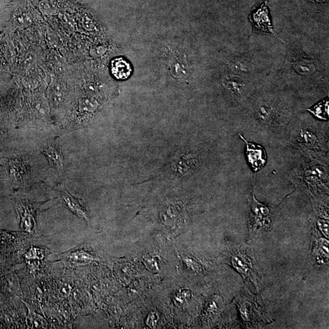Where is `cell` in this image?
Masks as SVG:
<instances>
[{
	"mask_svg": "<svg viewBox=\"0 0 329 329\" xmlns=\"http://www.w3.org/2000/svg\"><path fill=\"white\" fill-rule=\"evenodd\" d=\"M230 262L245 279L253 282L256 287L259 288L261 279L260 272L253 256L248 248H240L233 252Z\"/></svg>",
	"mask_w": 329,
	"mask_h": 329,
	"instance_id": "obj_1",
	"label": "cell"
},
{
	"mask_svg": "<svg viewBox=\"0 0 329 329\" xmlns=\"http://www.w3.org/2000/svg\"><path fill=\"white\" fill-rule=\"evenodd\" d=\"M251 214L249 217V229L252 232H258L260 230H268L274 222V213L268 206L258 202L252 192L249 199Z\"/></svg>",
	"mask_w": 329,
	"mask_h": 329,
	"instance_id": "obj_2",
	"label": "cell"
},
{
	"mask_svg": "<svg viewBox=\"0 0 329 329\" xmlns=\"http://www.w3.org/2000/svg\"><path fill=\"white\" fill-rule=\"evenodd\" d=\"M249 20L253 27L254 32L267 34L284 42L274 30L267 0H263L255 7L249 16Z\"/></svg>",
	"mask_w": 329,
	"mask_h": 329,
	"instance_id": "obj_3",
	"label": "cell"
},
{
	"mask_svg": "<svg viewBox=\"0 0 329 329\" xmlns=\"http://www.w3.org/2000/svg\"><path fill=\"white\" fill-rule=\"evenodd\" d=\"M240 137L246 144V154L249 163L254 172L259 171L265 167L267 161V155L265 150L260 145L248 142L242 135H240Z\"/></svg>",
	"mask_w": 329,
	"mask_h": 329,
	"instance_id": "obj_4",
	"label": "cell"
},
{
	"mask_svg": "<svg viewBox=\"0 0 329 329\" xmlns=\"http://www.w3.org/2000/svg\"><path fill=\"white\" fill-rule=\"evenodd\" d=\"M256 118L262 126L266 127L279 125V113L275 107L268 105H262L257 109Z\"/></svg>",
	"mask_w": 329,
	"mask_h": 329,
	"instance_id": "obj_5",
	"label": "cell"
},
{
	"mask_svg": "<svg viewBox=\"0 0 329 329\" xmlns=\"http://www.w3.org/2000/svg\"><path fill=\"white\" fill-rule=\"evenodd\" d=\"M60 197L62 203L70 211L84 220H89L86 210L78 200L65 191H60Z\"/></svg>",
	"mask_w": 329,
	"mask_h": 329,
	"instance_id": "obj_6",
	"label": "cell"
},
{
	"mask_svg": "<svg viewBox=\"0 0 329 329\" xmlns=\"http://www.w3.org/2000/svg\"><path fill=\"white\" fill-rule=\"evenodd\" d=\"M227 90L236 98H242L245 95L246 87L242 79L235 76H228L225 82Z\"/></svg>",
	"mask_w": 329,
	"mask_h": 329,
	"instance_id": "obj_7",
	"label": "cell"
},
{
	"mask_svg": "<svg viewBox=\"0 0 329 329\" xmlns=\"http://www.w3.org/2000/svg\"><path fill=\"white\" fill-rule=\"evenodd\" d=\"M43 154L46 156L51 164L55 167L59 172L63 170V156L62 152L56 145L48 144L45 147Z\"/></svg>",
	"mask_w": 329,
	"mask_h": 329,
	"instance_id": "obj_8",
	"label": "cell"
},
{
	"mask_svg": "<svg viewBox=\"0 0 329 329\" xmlns=\"http://www.w3.org/2000/svg\"><path fill=\"white\" fill-rule=\"evenodd\" d=\"M111 70L115 77L122 80L128 78L131 73L129 64L122 58L116 59L112 62Z\"/></svg>",
	"mask_w": 329,
	"mask_h": 329,
	"instance_id": "obj_9",
	"label": "cell"
},
{
	"mask_svg": "<svg viewBox=\"0 0 329 329\" xmlns=\"http://www.w3.org/2000/svg\"><path fill=\"white\" fill-rule=\"evenodd\" d=\"M297 140L299 143L308 148L320 149V144L318 137L315 133L310 129L300 130Z\"/></svg>",
	"mask_w": 329,
	"mask_h": 329,
	"instance_id": "obj_10",
	"label": "cell"
},
{
	"mask_svg": "<svg viewBox=\"0 0 329 329\" xmlns=\"http://www.w3.org/2000/svg\"><path fill=\"white\" fill-rule=\"evenodd\" d=\"M230 67L234 73L238 75H248L253 70V65L250 61L245 58L234 59L230 64Z\"/></svg>",
	"mask_w": 329,
	"mask_h": 329,
	"instance_id": "obj_11",
	"label": "cell"
},
{
	"mask_svg": "<svg viewBox=\"0 0 329 329\" xmlns=\"http://www.w3.org/2000/svg\"><path fill=\"white\" fill-rule=\"evenodd\" d=\"M9 172L11 177L16 181H22L27 177L28 174L26 164L18 160L11 161Z\"/></svg>",
	"mask_w": 329,
	"mask_h": 329,
	"instance_id": "obj_12",
	"label": "cell"
},
{
	"mask_svg": "<svg viewBox=\"0 0 329 329\" xmlns=\"http://www.w3.org/2000/svg\"><path fill=\"white\" fill-rule=\"evenodd\" d=\"M293 67L297 72L301 75H311L315 70L313 62L307 59L301 58L295 61Z\"/></svg>",
	"mask_w": 329,
	"mask_h": 329,
	"instance_id": "obj_13",
	"label": "cell"
},
{
	"mask_svg": "<svg viewBox=\"0 0 329 329\" xmlns=\"http://www.w3.org/2000/svg\"><path fill=\"white\" fill-rule=\"evenodd\" d=\"M308 111L313 113L316 117L322 120H327L328 117V99L320 102L313 107L307 109Z\"/></svg>",
	"mask_w": 329,
	"mask_h": 329,
	"instance_id": "obj_14",
	"label": "cell"
},
{
	"mask_svg": "<svg viewBox=\"0 0 329 329\" xmlns=\"http://www.w3.org/2000/svg\"><path fill=\"white\" fill-rule=\"evenodd\" d=\"M35 226V219L32 213L29 211L28 208L25 210L22 214V228L25 231L31 232Z\"/></svg>",
	"mask_w": 329,
	"mask_h": 329,
	"instance_id": "obj_15",
	"label": "cell"
},
{
	"mask_svg": "<svg viewBox=\"0 0 329 329\" xmlns=\"http://www.w3.org/2000/svg\"><path fill=\"white\" fill-rule=\"evenodd\" d=\"M71 260L75 262H88L95 259L92 255L84 251H76L70 254Z\"/></svg>",
	"mask_w": 329,
	"mask_h": 329,
	"instance_id": "obj_16",
	"label": "cell"
},
{
	"mask_svg": "<svg viewBox=\"0 0 329 329\" xmlns=\"http://www.w3.org/2000/svg\"><path fill=\"white\" fill-rule=\"evenodd\" d=\"M144 263L150 271L155 272L159 269V259L158 257L152 256L146 257Z\"/></svg>",
	"mask_w": 329,
	"mask_h": 329,
	"instance_id": "obj_17",
	"label": "cell"
},
{
	"mask_svg": "<svg viewBox=\"0 0 329 329\" xmlns=\"http://www.w3.org/2000/svg\"><path fill=\"white\" fill-rule=\"evenodd\" d=\"M185 262L186 264L188 265L189 267L191 268L193 271H199L201 269V266L199 264V262L193 259V258L189 257L186 258Z\"/></svg>",
	"mask_w": 329,
	"mask_h": 329,
	"instance_id": "obj_18",
	"label": "cell"
},
{
	"mask_svg": "<svg viewBox=\"0 0 329 329\" xmlns=\"http://www.w3.org/2000/svg\"><path fill=\"white\" fill-rule=\"evenodd\" d=\"M190 297V293L188 290H183L178 292L176 296V299L180 303H184L187 299Z\"/></svg>",
	"mask_w": 329,
	"mask_h": 329,
	"instance_id": "obj_19",
	"label": "cell"
},
{
	"mask_svg": "<svg viewBox=\"0 0 329 329\" xmlns=\"http://www.w3.org/2000/svg\"><path fill=\"white\" fill-rule=\"evenodd\" d=\"M318 226L319 229L321 230L322 233L324 234L326 237H328V223L326 221L320 220L318 221Z\"/></svg>",
	"mask_w": 329,
	"mask_h": 329,
	"instance_id": "obj_20",
	"label": "cell"
},
{
	"mask_svg": "<svg viewBox=\"0 0 329 329\" xmlns=\"http://www.w3.org/2000/svg\"><path fill=\"white\" fill-rule=\"evenodd\" d=\"M157 321V316L154 313L149 314L146 320L147 325L154 326Z\"/></svg>",
	"mask_w": 329,
	"mask_h": 329,
	"instance_id": "obj_21",
	"label": "cell"
},
{
	"mask_svg": "<svg viewBox=\"0 0 329 329\" xmlns=\"http://www.w3.org/2000/svg\"><path fill=\"white\" fill-rule=\"evenodd\" d=\"M309 1L311 2V3H313V4H322V3L327 2V0H309Z\"/></svg>",
	"mask_w": 329,
	"mask_h": 329,
	"instance_id": "obj_22",
	"label": "cell"
}]
</instances>
